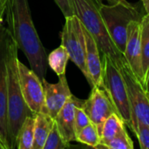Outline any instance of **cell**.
I'll use <instances>...</instances> for the list:
<instances>
[{
	"label": "cell",
	"instance_id": "1",
	"mask_svg": "<svg viewBox=\"0 0 149 149\" xmlns=\"http://www.w3.org/2000/svg\"><path fill=\"white\" fill-rule=\"evenodd\" d=\"M5 16L8 28L18 49L27 58L31 69L41 80L45 79L47 54L34 26L28 0H7Z\"/></svg>",
	"mask_w": 149,
	"mask_h": 149
},
{
	"label": "cell",
	"instance_id": "2",
	"mask_svg": "<svg viewBox=\"0 0 149 149\" xmlns=\"http://www.w3.org/2000/svg\"><path fill=\"white\" fill-rule=\"evenodd\" d=\"M18 47L7 28L6 34V72H7V92H8V124L9 132L13 148H16V138L17 132L29 115L34 114L27 107L21 90L18 73Z\"/></svg>",
	"mask_w": 149,
	"mask_h": 149
},
{
	"label": "cell",
	"instance_id": "3",
	"mask_svg": "<svg viewBox=\"0 0 149 149\" xmlns=\"http://www.w3.org/2000/svg\"><path fill=\"white\" fill-rule=\"evenodd\" d=\"M74 15L95 39L100 51L110 57L120 66L124 56L111 39L100 12V0H72Z\"/></svg>",
	"mask_w": 149,
	"mask_h": 149
},
{
	"label": "cell",
	"instance_id": "4",
	"mask_svg": "<svg viewBox=\"0 0 149 149\" xmlns=\"http://www.w3.org/2000/svg\"><path fill=\"white\" fill-rule=\"evenodd\" d=\"M100 12L108 34L118 51L123 55L127 38V29L132 21L141 20L142 17L131 3H116L100 4Z\"/></svg>",
	"mask_w": 149,
	"mask_h": 149
},
{
	"label": "cell",
	"instance_id": "5",
	"mask_svg": "<svg viewBox=\"0 0 149 149\" xmlns=\"http://www.w3.org/2000/svg\"><path fill=\"white\" fill-rule=\"evenodd\" d=\"M103 88L107 93L116 113L125 125L132 126V111L127 86L119 66L103 54Z\"/></svg>",
	"mask_w": 149,
	"mask_h": 149
},
{
	"label": "cell",
	"instance_id": "6",
	"mask_svg": "<svg viewBox=\"0 0 149 149\" xmlns=\"http://www.w3.org/2000/svg\"><path fill=\"white\" fill-rule=\"evenodd\" d=\"M119 68L127 89L132 111V126L130 128L134 133L138 123L149 126V97L141 82L133 74L125 58Z\"/></svg>",
	"mask_w": 149,
	"mask_h": 149
},
{
	"label": "cell",
	"instance_id": "7",
	"mask_svg": "<svg viewBox=\"0 0 149 149\" xmlns=\"http://www.w3.org/2000/svg\"><path fill=\"white\" fill-rule=\"evenodd\" d=\"M61 45L66 49L70 59L79 67L88 81L89 75L86 65V38L83 25L77 16L65 17L61 32Z\"/></svg>",
	"mask_w": 149,
	"mask_h": 149
},
{
	"label": "cell",
	"instance_id": "8",
	"mask_svg": "<svg viewBox=\"0 0 149 149\" xmlns=\"http://www.w3.org/2000/svg\"><path fill=\"white\" fill-rule=\"evenodd\" d=\"M18 73L24 100L32 113H47L45 101V90L42 80L19 59ZM48 114V113H47Z\"/></svg>",
	"mask_w": 149,
	"mask_h": 149
},
{
	"label": "cell",
	"instance_id": "9",
	"mask_svg": "<svg viewBox=\"0 0 149 149\" xmlns=\"http://www.w3.org/2000/svg\"><path fill=\"white\" fill-rule=\"evenodd\" d=\"M6 34L7 28L2 26L0 34V143L4 149H13L8 124Z\"/></svg>",
	"mask_w": 149,
	"mask_h": 149
},
{
	"label": "cell",
	"instance_id": "10",
	"mask_svg": "<svg viewBox=\"0 0 149 149\" xmlns=\"http://www.w3.org/2000/svg\"><path fill=\"white\" fill-rule=\"evenodd\" d=\"M83 109L88 115L91 122L96 126L100 134L105 120L113 113L115 108L106 90L100 86H93L90 96L84 100Z\"/></svg>",
	"mask_w": 149,
	"mask_h": 149
},
{
	"label": "cell",
	"instance_id": "11",
	"mask_svg": "<svg viewBox=\"0 0 149 149\" xmlns=\"http://www.w3.org/2000/svg\"><path fill=\"white\" fill-rule=\"evenodd\" d=\"M123 56L135 78L142 81L141 20L132 21L127 29V38Z\"/></svg>",
	"mask_w": 149,
	"mask_h": 149
},
{
	"label": "cell",
	"instance_id": "12",
	"mask_svg": "<svg viewBox=\"0 0 149 149\" xmlns=\"http://www.w3.org/2000/svg\"><path fill=\"white\" fill-rule=\"evenodd\" d=\"M45 90V101L47 113L53 120L69 100L72 95L69 88L65 75L58 76V81L52 84L46 81L45 79H42Z\"/></svg>",
	"mask_w": 149,
	"mask_h": 149
},
{
	"label": "cell",
	"instance_id": "13",
	"mask_svg": "<svg viewBox=\"0 0 149 149\" xmlns=\"http://www.w3.org/2000/svg\"><path fill=\"white\" fill-rule=\"evenodd\" d=\"M83 25V24H82ZM86 38V65L91 86L103 87V61L100 56V48L93 37L83 26Z\"/></svg>",
	"mask_w": 149,
	"mask_h": 149
},
{
	"label": "cell",
	"instance_id": "14",
	"mask_svg": "<svg viewBox=\"0 0 149 149\" xmlns=\"http://www.w3.org/2000/svg\"><path fill=\"white\" fill-rule=\"evenodd\" d=\"M83 103L84 100L72 95L54 119L62 138L67 143L76 141L75 109L77 107H82Z\"/></svg>",
	"mask_w": 149,
	"mask_h": 149
},
{
	"label": "cell",
	"instance_id": "15",
	"mask_svg": "<svg viewBox=\"0 0 149 149\" xmlns=\"http://www.w3.org/2000/svg\"><path fill=\"white\" fill-rule=\"evenodd\" d=\"M53 123L54 120L47 113H35L34 141L32 149H43Z\"/></svg>",
	"mask_w": 149,
	"mask_h": 149
},
{
	"label": "cell",
	"instance_id": "16",
	"mask_svg": "<svg viewBox=\"0 0 149 149\" xmlns=\"http://www.w3.org/2000/svg\"><path fill=\"white\" fill-rule=\"evenodd\" d=\"M35 114L29 115L22 123L16 138V148L32 149L34 141Z\"/></svg>",
	"mask_w": 149,
	"mask_h": 149
},
{
	"label": "cell",
	"instance_id": "17",
	"mask_svg": "<svg viewBox=\"0 0 149 149\" xmlns=\"http://www.w3.org/2000/svg\"><path fill=\"white\" fill-rule=\"evenodd\" d=\"M123 121L120 120L116 113H112L104 122L100 134V141L95 148H103V147L109 142L118 133L120 127L123 125Z\"/></svg>",
	"mask_w": 149,
	"mask_h": 149
},
{
	"label": "cell",
	"instance_id": "18",
	"mask_svg": "<svg viewBox=\"0 0 149 149\" xmlns=\"http://www.w3.org/2000/svg\"><path fill=\"white\" fill-rule=\"evenodd\" d=\"M69 59V54L62 45L47 55L48 65L58 76L65 75V69Z\"/></svg>",
	"mask_w": 149,
	"mask_h": 149
},
{
	"label": "cell",
	"instance_id": "19",
	"mask_svg": "<svg viewBox=\"0 0 149 149\" xmlns=\"http://www.w3.org/2000/svg\"><path fill=\"white\" fill-rule=\"evenodd\" d=\"M141 52H142V81L146 79L149 72V15L141 18Z\"/></svg>",
	"mask_w": 149,
	"mask_h": 149
},
{
	"label": "cell",
	"instance_id": "20",
	"mask_svg": "<svg viewBox=\"0 0 149 149\" xmlns=\"http://www.w3.org/2000/svg\"><path fill=\"white\" fill-rule=\"evenodd\" d=\"M76 141L87 145L92 148H96L100 141V134L95 125L90 123L76 135Z\"/></svg>",
	"mask_w": 149,
	"mask_h": 149
},
{
	"label": "cell",
	"instance_id": "21",
	"mask_svg": "<svg viewBox=\"0 0 149 149\" xmlns=\"http://www.w3.org/2000/svg\"><path fill=\"white\" fill-rule=\"evenodd\" d=\"M103 148L107 149H133L134 148V142L129 137L127 131L125 127V124H123L116 135L107 142Z\"/></svg>",
	"mask_w": 149,
	"mask_h": 149
},
{
	"label": "cell",
	"instance_id": "22",
	"mask_svg": "<svg viewBox=\"0 0 149 149\" xmlns=\"http://www.w3.org/2000/svg\"><path fill=\"white\" fill-rule=\"evenodd\" d=\"M70 143H67L61 136L58 127L54 121L53 126L46 138L43 149H64L68 148Z\"/></svg>",
	"mask_w": 149,
	"mask_h": 149
},
{
	"label": "cell",
	"instance_id": "23",
	"mask_svg": "<svg viewBox=\"0 0 149 149\" xmlns=\"http://www.w3.org/2000/svg\"><path fill=\"white\" fill-rule=\"evenodd\" d=\"M91 122L88 115L85 112L82 107H77L75 109V132L77 134L81 131L84 127L89 125Z\"/></svg>",
	"mask_w": 149,
	"mask_h": 149
},
{
	"label": "cell",
	"instance_id": "24",
	"mask_svg": "<svg viewBox=\"0 0 149 149\" xmlns=\"http://www.w3.org/2000/svg\"><path fill=\"white\" fill-rule=\"evenodd\" d=\"M134 134L139 140L141 148L149 149V126L138 123Z\"/></svg>",
	"mask_w": 149,
	"mask_h": 149
},
{
	"label": "cell",
	"instance_id": "25",
	"mask_svg": "<svg viewBox=\"0 0 149 149\" xmlns=\"http://www.w3.org/2000/svg\"><path fill=\"white\" fill-rule=\"evenodd\" d=\"M54 1L56 4L58 6L61 12L63 13V15L65 16V17L74 15L72 0H54Z\"/></svg>",
	"mask_w": 149,
	"mask_h": 149
},
{
	"label": "cell",
	"instance_id": "26",
	"mask_svg": "<svg viewBox=\"0 0 149 149\" xmlns=\"http://www.w3.org/2000/svg\"><path fill=\"white\" fill-rule=\"evenodd\" d=\"M6 5L0 7V34H1V29L3 26V17L5 16V11H6Z\"/></svg>",
	"mask_w": 149,
	"mask_h": 149
},
{
	"label": "cell",
	"instance_id": "27",
	"mask_svg": "<svg viewBox=\"0 0 149 149\" xmlns=\"http://www.w3.org/2000/svg\"><path fill=\"white\" fill-rule=\"evenodd\" d=\"M142 86H143L145 92L147 93L148 96L149 97V72L148 74V76H147V78H146V79L144 80V82L142 84Z\"/></svg>",
	"mask_w": 149,
	"mask_h": 149
},
{
	"label": "cell",
	"instance_id": "28",
	"mask_svg": "<svg viewBox=\"0 0 149 149\" xmlns=\"http://www.w3.org/2000/svg\"><path fill=\"white\" fill-rule=\"evenodd\" d=\"M141 2H142L145 10H146V13L149 15V0H141Z\"/></svg>",
	"mask_w": 149,
	"mask_h": 149
},
{
	"label": "cell",
	"instance_id": "29",
	"mask_svg": "<svg viewBox=\"0 0 149 149\" xmlns=\"http://www.w3.org/2000/svg\"><path fill=\"white\" fill-rule=\"evenodd\" d=\"M108 2H110L111 3H123L126 4H129L130 3H128L127 0H107Z\"/></svg>",
	"mask_w": 149,
	"mask_h": 149
},
{
	"label": "cell",
	"instance_id": "30",
	"mask_svg": "<svg viewBox=\"0 0 149 149\" xmlns=\"http://www.w3.org/2000/svg\"><path fill=\"white\" fill-rule=\"evenodd\" d=\"M7 4V0H0V7Z\"/></svg>",
	"mask_w": 149,
	"mask_h": 149
},
{
	"label": "cell",
	"instance_id": "31",
	"mask_svg": "<svg viewBox=\"0 0 149 149\" xmlns=\"http://www.w3.org/2000/svg\"><path fill=\"white\" fill-rule=\"evenodd\" d=\"M0 149H4L3 148V145H2L1 143H0Z\"/></svg>",
	"mask_w": 149,
	"mask_h": 149
}]
</instances>
